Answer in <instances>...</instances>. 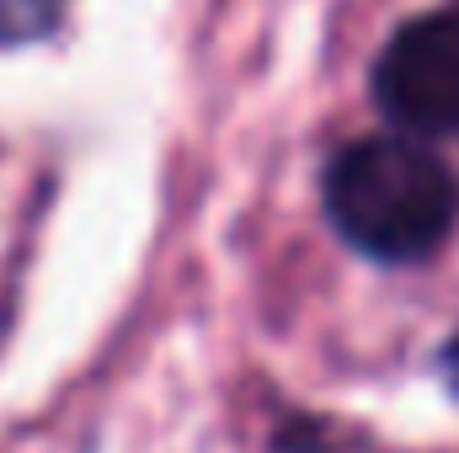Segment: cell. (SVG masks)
<instances>
[{"instance_id":"cell-3","label":"cell","mask_w":459,"mask_h":453,"mask_svg":"<svg viewBox=\"0 0 459 453\" xmlns=\"http://www.w3.org/2000/svg\"><path fill=\"white\" fill-rule=\"evenodd\" d=\"M59 0H0V38H32L54 21Z\"/></svg>"},{"instance_id":"cell-4","label":"cell","mask_w":459,"mask_h":453,"mask_svg":"<svg viewBox=\"0 0 459 453\" xmlns=\"http://www.w3.org/2000/svg\"><path fill=\"white\" fill-rule=\"evenodd\" d=\"M438 368H444V379H449V389L459 395V337L449 341L444 352H438Z\"/></svg>"},{"instance_id":"cell-1","label":"cell","mask_w":459,"mask_h":453,"mask_svg":"<svg viewBox=\"0 0 459 453\" xmlns=\"http://www.w3.org/2000/svg\"><path fill=\"white\" fill-rule=\"evenodd\" d=\"M326 214L374 261H422L455 235L459 182L422 139L379 133L332 160Z\"/></svg>"},{"instance_id":"cell-2","label":"cell","mask_w":459,"mask_h":453,"mask_svg":"<svg viewBox=\"0 0 459 453\" xmlns=\"http://www.w3.org/2000/svg\"><path fill=\"white\" fill-rule=\"evenodd\" d=\"M374 102L406 139L459 133V16L406 21L374 59Z\"/></svg>"}]
</instances>
